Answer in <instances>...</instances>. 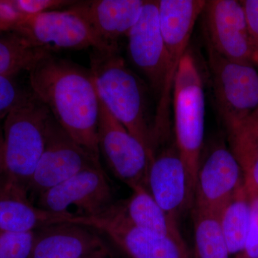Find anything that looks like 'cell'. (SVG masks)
<instances>
[{"mask_svg": "<svg viewBox=\"0 0 258 258\" xmlns=\"http://www.w3.org/2000/svg\"><path fill=\"white\" fill-rule=\"evenodd\" d=\"M30 90L80 147L100 161V96L91 69L50 53L28 71Z\"/></svg>", "mask_w": 258, "mask_h": 258, "instance_id": "6da1fadb", "label": "cell"}, {"mask_svg": "<svg viewBox=\"0 0 258 258\" xmlns=\"http://www.w3.org/2000/svg\"><path fill=\"white\" fill-rule=\"evenodd\" d=\"M91 71L100 98L112 115L143 145L150 161L156 151L145 86L119 53L93 50Z\"/></svg>", "mask_w": 258, "mask_h": 258, "instance_id": "7a4b0ae2", "label": "cell"}, {"mask_svg": "<svg viewBox=\"0 0 258 258\" xmlns=\"http://www.w3.org/2000/svg\"><path fill=\"white\" fill-rule=\"evenodd\" d=\"M51 115L47 107L30 90L4 119L5 162L8 181L27 194L45 149Z\"/></svg>", "mask_w": 258, "mask_h": 258, "instance_id": "3957f363", "label": "cell"}, {"mask_svg": "<svg viewBox=\"0 0 258 258\" xmlns=\"http://www.w3.org/2000/svg\"><path fill=\"white\" fill-rule=\"evenodd\" d=\"M172 101L175 144L187 171L194 198L205 137V98L201 75L189 52L184 54L176 71Z\"/></svg>", "mask_w": 258, "mask_h": 258, "instance_id": "277c9868", "label": "cell"}, {"mask_svg": "<svg viewBox=\"0 0 258 258\" xmlns=\"http://www.w3.org/2000/svg\"><path fill=\"white\" fill-rule=\"evenodd\" d=\"M205 0H159V24L168 57L169 71L158 102L154 124L157 130L169 129V109L172 103L174 79L180 62L186 52L197 20L203 14Z\"/></svg>", "mask_w": 258, "mask_h": 258, "instance_id": "5b68a950", "label": "cell"}, {"mask_svg": "<svg viewBox=\"0 0 258 258\" xmlns=\"http://www.w3.org/2000/svg\"><path fill=\"white\" fill-rule=\"evenodd\" d=\"M115 203L101 165H95L41 194L34 205L72 219L101 216Z\"/></svg>", "mask_w": 258, "mask_h": 258, "instance_id": "8992f818", "label": "cell"}, {"mask_svg": "<svg viewBox=\"0 0 258 258\" xmlns=\"http://www.w3.org/2000/svg\"><path fill=\"white\" fill-rule=\"evenodd\" d=\"M208 66L217 111L224 126L258 108V71L253 64L228 60L208 46Z\"/></svg>", "mask_w": 258, "mask_h": 258, "instance_id": "52a82bcc", "label": "cell"}, {"mask_svg": "<svg viewBox=\"0 0 258 258\" xmlns=\"http://www.w3.org/2000/svg\"><path fill=\"white\" fill-rule=\"evenodd\" d=\"M67 222L87 226L106 235L131 258H191L184 240L133 225L122 215L117 203L101 216L76 217Z\"/></svg>", "mask_w": 258, "mask_h": 258, "instance_id": "ba28073f", "label": "cell"}, {"mask_svg": "<svg viewBox=\"0 0 258 258\" xmlns=\"http://www.w3.org/2000/svg\"><path fill=\"white\" fill-rule=\"evenodd\" d=\"M95 165H101L100 161L80 147L51 115L45 149L29 184V200L35 203L47 190Z\"/></svg>", "mask_w": 258, "mask_h": 258, "instance_id": "9c48e42d", "label": "cell"}, {"mask_svg": "<svg viewBox=\"0 0 258 258\" xmlns=\"http://www.w3.org/2000/svg\"><path fill=\"white\" fill-rule=\"evenodd\" d=\"M98 142L100 154L113 174L131 189H147L150 159L143 145L108 111L100 98Z\"/></svg>", "mask_w": 258, "mask_h": 258, "instance_id": "30bf717a", "label": "cell"}, {"mask_svg": "<svg viewBox=\"0 0 258 258\" xmlns=\"http://www.w3.org/2000/svg\"><path fill=\"white\" fill-rule=\"evenodd\" d=\"M13 32L32 47L50 52L88 47L98 50V42L88 24L69 8L22 19Z\"/></svg>", "mask_w": 258, "mask_h": 258, "instance_id": "8fae6325", "label": "cell"}, {"mask_svg": "<svg viewBox=\"0 0 258 258\" xmlns=\"http://www.w3.org/2000/svg\"><path fill=\"white\" fill-rule=\"evenodd\" d=\"M244 185L243 174L228 147L218 142L201 158L194 194L193 210L218 216Z\"/></svg>", "mask_w": 258, "mask_h": 258, "instance_id": "7c38bea8", "label": "cell"}, {"mask_svg": "<svg viewBox=\"0 0 258 258\" xmlns=\"http://www.w3.org/2000/svg\"><path fill=\"white\" fill-rule=\"evenodd\" d=\"M131 60L160 97L169 71V57L159 24L157 1H145L128 35Z\"/></svg>", "mask_w": 258, "mask_h": 258, "instance_id": "4fadbf2b", "label": "cell"}, {"mask_svg": "<svg viewBox=\"0 0 258 258\" xmlns=\"http://www.w3.org/2000/svg\"><path fill=\"white\" fill-rule=\"evenodd\" d=\"M203 14L208 46L228 60L254 66L247 20L241 1H207Z\"/></svg>", "mask_w": 258, "mask_h": 258, "instance_id": "5bb4252c", "label": "cell"}, {"mask_svg": "<svg viewBox=\"0 0 258 258\" xmlns=\"http://www.w3.org/2000/svg\"><path fill=\"white\" fill-rule=\"evenodd\" d=\"M147 189L174 220L193 207L187 171L175 143L156 152L149 163Z\"/></svg>", "mask_w": 258, "mask_h": 258, "instance_id": "9a60e30c", "label": "cell"}, {"mask_svg": "<svg viewBox=\"0 0 258 258\" xmlns=\"http://www.w3.org/2000/svg\"><path fill=\"white\" fill-rule=\"evenodd\" d=\"M144 0L78 1L69 7L88 24L98 43V51L119 53V43L139 18Z\"/></svg>", "mask_w": 258, "mask_h": 258, "instance_id": "2e32d148", "label": "cell"}, {"mask_svg": "<svg viewBox=\"0 0 258 258\" xmlns=\"http://www.w3.org/2000/svg\"><path fill=\"white\" fill-rule=\"evenodd\" d=\"M98 231L62 222L35 231L30 258H81L106 248Z\"/></svg>", "mask_w": 258, "mask_h": 258, "instance_id": "e0dca14e", "label": "cell"}, {"mask_svg": "<svg viewBox=\"0 0 258 258\" xmlns=\"http://www.w3.org/2000/svg\"><path fill=\"white\" fill-rule=\"evenodd\" d=\"M69 219L37 208L29 200L28 194L9 181L0 189V232H34Z\"/></svg>", "mask_w": 258, "mask_h": 258, "instance_id": "ac0fdd59", "label": "cell"}, {"mask_svg": "<svg viewBox=\"0 0 258 258\" xmlns=\"http://www.w3.org/2000/svg\"><path fill=\"white\" fill-rule=\"evenodd\" d=\"M230 149L237 159L249 196L258 195V108L225 127Z\"/></svg>", "mask_w": 258, "mask_h": 258, "instance_id": "d6986e66", "label": "cell"}, {"mask_svg": "<svg viewBox=\"0 0 258 258\" xmlns=\"http://www.w3.org/2000/svg\"><path fill=\"white\" fill-rule=\"evenodd\" d=\"M126 200L117 203L118 210L131 223L160 235L184 240L178 222L158 205L145 187L137 186Z\"/></svg>", "mask_w": 258, "mask_h": 258, "instance_id": "ffe728a7", "label": "cell"}, {"mask_svg": "<svg viewBox=\"0 0 258 258\" xmlns=\"http://www.w3.org/2000/svg\"><path fill=\"white\" fill-rule=\"evenodd\" d=\"M217 218L231 257H237L243 251L251 220V199L244 185L227 202Z\"/></svg>", "mask_w": 258, "mask_h": 258, "instance_id": "44dd1931", "label": "cell"}, {"mask_svg": "<svg viewBox=\"0 0 258 258\" xmlns=\"http://www.w3.org/2000/svg\"><path fill=\"white\" fill-rule=\"evenodd\" d=\"M50 52L36 48L11 31L0 35V76H13L31 69Z\"/></svg>", "mask_w": 258, "mask_h": 258, "instance_id": "7402d4cb", "label": "cell"}, {"mask_svg": "<svg viewBox=\"0 0 258 258\" xmlns=\"http://www.w3.org/2000/svg\"><path fill=\"white\" fill-rule=\"evenodd\" d=\"M193 223L198 258H232L217 215L193 210Z\"/></svg>", "mask_w": 258, "mask_h": 258, "instance_id": "603a6c76", "label": "cell"}, {"mask_svg": "<svg viewBox=\"0 0 258 258\" xmlns=\"http://www.w3.org/2000/svg\"><path fill=\"white\" fill-rule=\"evenodd\" d=\"M35 231L0 232V258H30Z\"/></svg>", "mask_w": 258, "mask_h": 258, "instance_id": "cb8c5ba5", "label": "cell"}, {"mask_svg": "<svg viewBox=\"0 0 258 258\" xmlns=\"http://www.w3.org/2000/svg\"><path fill=\"white\" fill-rule=\"evenodd\" d=\"M14 78L0 76V120L6 118L28 92L20 88Z\"/></svg>", "mask_w": 258, "mask_h": 258, "instance_id": "d4e9b609", "label": "cell"}, {"mask_svg": "<svg viewBox=\"0 0 258 258\" xmlns=\"http://www.w3.org/2000/svg\"><path fill=\"white\" fill-rule=\"evenodd\" d=\"M78 1L68 0H12L15 9L20 15V20L46 12L60 10L76 4Z\"/></svg>", "mask_w": 258, "mask_h": 258, "instance_id": "484cf974", "label": "cell"}, {"mask_svg": "<svg viewBox=\"0 0 258 258\" xmlns=\"http://www.w3.org/2000/svg\"><path fill=\"white\" fill-rule=\"evenodd\" d=\"M251 199V220L243 251L235 258H258V195Z\"/></svg>", "mask_w": 258, "mask_h": 258, "instance_id": "4316f807", "label": "cell"}, {"mask_svg": "<svg viewBox=\"0 0 258 258\" xmlns=\"http://www.w3.org/2000/svg\"><path fill=\"white\" fill-rule=\"evenodd\" d=\"M247 20L252 51V61L258 67V0L241 1Z\"/></svg>", "mask_w": 258, "mask_h": 258, "instance_id": "83f0119b", "label": "cell"}, {"mask_svg": "<svg viewBox=\"0 0 258 258\" xmlns=\"http://www.w3.org/2000/svg\"><path fill=\"white\" fill-rule=\"evenodd\" d=\"M20 19L12 0H0V35L13 31Z\"/></svg>", "mask_w": 258, "mask_h": 258, "instance_id": "f1b7e54d", "label": "cell"}, {"mask_svg": "<svg viewBox=\"0 0 258 258\" xmlns=\"http://www.w3.org/2000/svg\"><path fill=\"white\" fill-rule=\"evenodd\" d=\"M8 182V177L5 162L4 135L3 124L0 123V189L4 187Z\"/></svg>", "mask_w": 258, "mask_h": 258, "instance_id": "f546056e", "label": "cell"}, {"mask_svg": "<svg viewBox=\"0 0 258 258\" xmlns=\"http://www.w3.org/2000/svg\"><path fill=\"white\" fill-rule=\"evenodd\" d=\"M81 258H110L109 252L106 247V248L97 251L94 253L88 254V255Z\"/></svg>", "mask_w": 258, "mask_h": 258, "instance_id": "4dcf8cb0", "label": "cell"}]
</instances>
